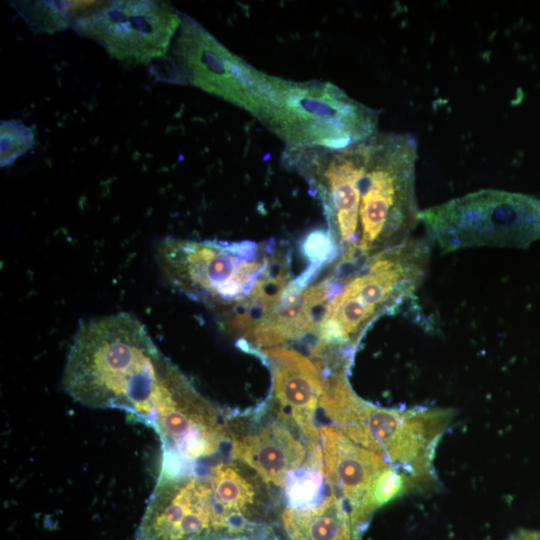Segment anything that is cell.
<instances>
[{
    "instance_id": "cell-10",
    "label": "cell",
    "mask_w": 540,
    "mask_h": 540,
    "mask_svg": "<svg viewBox=\"0 0 540 540\" xmlns=\"http://www.w3.org/2000/svg\"><path fill=\"white\" fill-rule=\"evenodd\" d=\"M172 52L177 82L194 85L238 106L247 62L185 14L181 15Z\"/></svg>"
},
{
    "instance_id": "cell-7",
    "label": "cell",
    "mask_w": 540,
    "mask_h": 540,
    "mask_svg": "<svg viewBox=\"0 0 540 540\" xmlns=\"http://www.w3.org/2000/svg\"><path fill=\"white\" fill-rule=\"evenodd\" d=\"M426 235L444 252L481 246L526 248L540 239V199L484 189L420 211Z\"/></svg>"
},
{
    "instance_id": "cell-17",
    "label": "cell",
    "mask_w": 540,
    "mask_h": 540,
    "mask_svg": "<svg viewBox=\"0 0 540 540\" xmlns=\"http://www.w3.org/2000/svg\"><path fill=\"white\" fill-rule=\"evenodd\" d=\"M508 540H540V531L520 529L513 533Z\"/></svg>"
},
{
    "instance_id": "cell-9",
    "label": "cell",
    "mask_w": 540,
    "mask_h": 540,
    "mask_svg": "<svg viewBox=\"0 0 540 540\" xmlns=\"http://www.w3.org/2000/svg\"><path fill=\"white\" fill-rule=\"evenodd\" d=\"M232 457L255 471L271 490L294 473L323 460L321 438H311L272 402L249 419L229 414Z\"/></svg>"
},
{
    "instance_id": "cell-2",
    "label": "cell",
    "mask_w": 540,
    "mask_h": 540,
    "mask_svg": "<svg viewBox=\"0 0 540 540\" xmlns=\"http://www.w3.org/2000/svg\"><path fill=\"white\" fill-rule=\"evenodd\" d=\"M179 373L144 324L119 312L79 325L61 383L84 406L123 410L147 425Z\"/></svg>"
},
{
    "instance_id": "cell-15",
    "label": "cell",
    "mask_w": 540,
    "mask_h": 540,
    "mask_svg": "<svg viewBox=\"0 0 540 540\" xmlns=\"http://www.w3.org/2000/svg\"><path fill=\"white\" fill-rule=\"evenodd\" d=\"M302 252L309 265L302 274L294 279L302 288H306L316 278L318 272L339 256V249L330 233L323 229L311 231L302 242Z\"/></svg>"
},
{
    "instance_id": "cell-13",
    "label": "cell",
    "mask_w": 540,
    "mask_h": 540,
    "mask_svg": "<svg viewBox=\"0 0 540 540\" xmlns=\"http://www.w3.org/2000/svg\"><path fill=\"white\" fill-rule=\"evenodd\" d=\"M365 530L332 490L311 508L280 513L282 540H360Z\"/></svg>"
},
{
    "instance_id": "cell-3",
    "label": "cell",
    "mask_w": 540,
    "mask_h": 540,
    "mask_svg": "<svg viewBox=\"0 0 540 540\" xmlns=\"http://www.w3.org/2000/svg\"><path fill=\"white\" fill-rule=\"evenodd\" d=\"M156 257L175 289L208 306H232L236 319L260 311L289 276L286 257L250 241L167 238L159 244Z\"/></svg>"
},
{
    "instance_id": "cell-8",
    "label": "cell",
    "mask_w": 540,
    "mask_h": 540,
    "mask_svg": "<svg viewBox=\"0 0 540 540\" xmlns=\"http://www.w3.org/2000/svg\"><path fill=\"white\" fill-rule=\"evenodd\" d=\"M95 3H85L72 22L73 28L127 65L163 57L181 24L182 14L164 1Z\"/></svg>"
},
{
    "instance_id": "cell-14",
    "label": "cell",
    "mask_w": 540,
    "mask_h": 540,
    "mask_svg": "<svg viewBox=\"0 0 540 540\" xmlns=\"http://www.w3.org/2000/svg\"><path fill=\"white\" fill-rule=\"evenodd\" d=\"M19 14L34 31L53 32L72 25L77 15L79 1L68 2H19Z\"/></svg>"
},
{
    "instance_id": "cell-11",
    "label": "cell",
    "mask_w": 540,
    "mask_h": 540,
    "mask_svg": "<svg viewBox=\"0 0 540 540\" xmlns=\"http://www.w3.org/2000/svg\"><path fill=\"white\" fill-rule=\"evenodd\" d=\"M319 431L326 483L366 529L377 510L376 485L392 465L380 454L352 441L334 425L322 426Z\"/></svg>"
},
{
    "instance_id": "cell-16",
    "label": "cell",
    "mask_w": 540,
    "mask_h": 540,
    "mask_svg": "<svg viewBox=\"0 0 540 540\" xmlns=\"http://www.w3.org/2000/svg\"><path fill=\"white\" fill-rule=\"evenodd\" d=\"M35 143L34 132L20 120L1 121L0 163L1 167L13 164L17 158L30 150Z\"/></svg>"
},
{
    "instance_id": "cell-6",
    "label": "cell",
    "mask_w": 540,
    "mask_h": 540,
    "mask_svg": "<svg viewBox=\"0 0 540 540\" xmlns=\"http://www.w3.org/2000/svg\"><path fill=\"white\" fill-rule=\"evenodd\" d=\"M286 149H343L378 132V112L338 86L269 76L254 116Z\"/></svg>"
},
{
    "instance_id": "cell-1",
    "label": "cell",
    "mask_w": 540,
    "mask_h": 540,
    "mask_svg": "<svg viewBox=\"0 0 540 540\" xmlns=\"http://www.w3.org/2000/svg\"><path fill=\"white\" fill-rule=\"evenodd\" d=\"M283 163L320 200L340 255L356 264L408 240L420 222L417 144L406 133L377 132L343 149H285Z\"/></svg>"
},
{
    "instance_id": "cell-12",
    "label": "cell",
    "mask_w": 540,
    "mask_h": 540,
    "mask_svg": "<svg viewBox=\"0 0 540 540\" xmlns=\"http://www.w3.org/2000/svg\"><path fill=\"white\" fill-rule=\"evenodd\" d=\"M273 377V405L286 414L308 437L320 431L314 416L324 389V375L315 361L292 349L276 347L259 351Z\"/></svg>"
},
{
    "instance_id": "cell-4",
    "label": "cell",
    "mask_w": 540,
    "mask_h": 540,
    "mask_svg": "<svg viewBox=\"0 0 540 540\" xmlns=\"http://www.w3.org/2000/svg\"><path fill=\"white\" fill-rule=\"evenodd\" d=\"M319 406L352 441L380 454L404 473L416 493L438 489L434 458L456 416L454 409L372 405L355 394L344 371L325 377Z\"/></svg>"
},
{
    "instance_id": "cell-5",
    "label": "cell",
    "mask_w": 540,
    "mask_h": 540,
    "mask_svg": "<svg viewBox=\"0 0 540 540\" xmlns=\"http://www.w3.org/2000/svg\"><path fill=\"white\" fill-rule=\"evenodd\" d=\"M428 261L427 243L409 238L355 265L336 267L317 345L351 359L369 325L416 292Z\"/></svg>"
}]
</instances>
